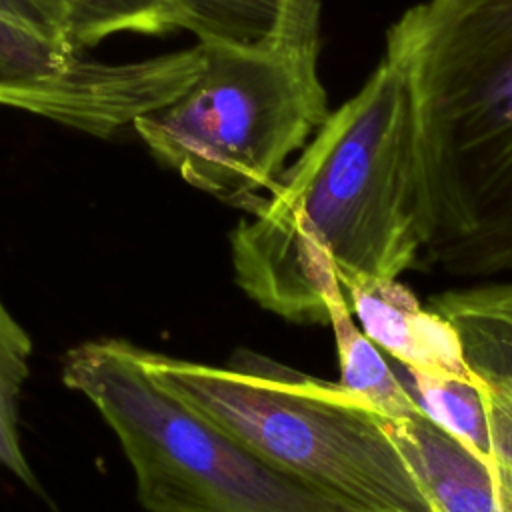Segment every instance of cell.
Returning <instances> with one entry per match:
<instances>
[{"label": "cell", "mask_w": 512, "mask_h": 512, "mask_svg": "<svg viewBox=\"0 0 512 512\" xmlns=\"http://www.w3.org/2000/svg\"><path fill=\"white\" fill-rule=\"evenodd\" d=\"M424 244L410 92L384 56L230 234L236 284L300 324H326L328 296L352 280L400 278Z\"/></svg>", "instance_id": "obj_1"}, {"label": "cell", "mask_w": 512, "mask_h": 512, "mask_svg": "<svg viewBox=\"0 0 512 512\" xmlns=\"http://www.w3.org/2000/svg\"><path fill=\"white\" fill-rule=\"evenodd\" d=\"M408 86L428 264L512 272V0H420L386 30Z\"/></svg>", "instance_id": "obj_2"}, {"label": "cell", "mask_w": 512, "mask_h": 512, "mask_svg": "<svg viewBox=\"0 0 512 512\" xmlns=\"http://www.w3.org/2000/svg\"><path fill=\"white\" fill-rule=\"evenodd\" d=\"M138 356L162 388L318 490L364 512H434L382 418L340 382L252 350L228 366Z\"/></svg>", "instance_id": "obj_3"}, {"label": "cell", "mask_w": 512, "mask_h": 512, "mask_svg": "<svg viewBox=\"0 0 512 512\" xmlns=\"http://www.w3.org/2000/svg\"><path fill=\"white\" fill-rule=\"evenodd\" d=\"M200 44L192 82L132 128L190 186L252 212L330 114L320 34L274 28L250 44Z\"/></svg>", "instance_id": "obj_4"}, {"label": "cell", "mask_w": 512, "mask_h": 512, "mask_svg": "<svg viewBox=\"0 0 512 512\" xmlns=\"http://www.w3.org/2000/svg\"><path fill=\"white\" fill-rule=\"evenodd\" d=\"M62 380L116 434L148 512H364L264 460L162 388L128 340L70 348Z\"/></svg>", "instance_id": "obj_5"}, {"label": "cell", "mask_w": 512, "mask_h": 512, "mask_svg": "<svg viewBox=\"0 0 512 512\" xmlns=\"http://www.w3.org/2000/svg\"><path fill=\"white\" fill-rule=\"evenodd\" d=\"M180 86L174 56L106 62L0 16V106L108 138Z\"/></svg>", "instance_id": "obj_6"}, {"label": "cell", "mask_w": 512, "mask_h": 512, "mask_svg": "<svg viewBox=\"0 0 512 512\" xmlns=\"http://www.w3.org/2000/svg\"><path fill=\"white\" fill-rule=\"evenodd\" d=\"M362 332L410 374L468 378L472 370L456 324L424 308L398 278H358L344 288Z\"/></svg>", "instance_id": "obj_7"}, {"label": "cell", "mask_w": 512, "mask_h": 512, "mask_svg": "<svg viewBox=\"0 0 512 512\" xmlns=\"http://www.w3.org/2000/svg\"><path fill=\"white\" fill-rule=\"evenodd\" d=\"M434 512H512V472L480 460L424 412L384 420Z\"/></svg>", "instance_id": "obj_8"}, {"label": "cell", "mask_w": 512, "mask_h": 512, "mask_svg": "<svg viewBox=\"0 0 512 512\" xmlns=\"http://www.w3.org/2000/svg\"><path fill=\"white\" fill-rule=\"evenodd\" d=\"M408 390L432 422L480 460L512 472L510 382L474 372L468 378L410 374Z\"/></svg>", "instance_id": "obj_9"}, {"label": "cell", "mask_w": 512, "mask_h": 512, "mask_svg": "<svg viewBox=\"0 0 512 512\" xmlns=\"http://www.w3.org/2000/svg\"><path fill=\"white\" fill-rule=\"evenodd\" d=\"M328 322L334 334L340 384L356 394L384 420L412 418L424 412L408 386L392 372L378 346L358 328L342 288L334 290L328 300Z\"/></svg>", "instance_id": "obj_10"}, {"label": "cell", "mask_w": 512, "mask_h": 512, "mask_svg": "<svg viewBox=\"0 0 512 512\" xmlns=\"http://www.w3.org/2000/svg\"><path fill=\"white\" fill-rule=\"evenodd\" d=\"M30 354L32 340L28 332L0 300V466L38 490L36 474L26 460L18 432V400L28 378Z\"/></svg>", "instance_id": "obj_11"}, {"label": "cell", "mask_w": 512, "mask_h": 512, "mask_svg": "<svg viewBox=\"0 0 512 512\" xmlns=\"http://www.w3.org/2000/svg\"><path fill=\"white\" fill-rule=\"evenodd\" d=\"M72 24L74 44L88 50L116 34L160 36L182 28L172 0H64Z\"/></svg>", "instance_id": "obj_12"}, {"label": "cell", "mask_w": 512, "mask_h": 512, "mask_svg": "<svg viewBox=\"0 0 512 512\" xmlns=\"http://www.w3.org/2000/svg\"><path fill=\"white\" fill-rule=\"evenodd\" d=\"M182 28L200 42L250 44L276 28L282 0H172Z\"/></svg>", "instance_id": "obj_13"}, {"label": "cell", "mask_w": 512, "mask_h": 512, "mask_svg": "<svg viewBox=\"0 0 512 512\" xmlns=\"http://www.w3.org/2000/svg\"><path fill=\"white\" fill-rule=\"evenodd\" d=\"M462 338L464 356L476 376H494L512 384V324L498 318L450 312Z\"/></svg>", "instance_id": "obj_14"}, {"label": "cell", "mask_w": 512, "mask_h": 512, "mask_svg": "<svg viewBox=\"0 0 512 512\" xmlns=\"http://www.w3.org/2000/svg\"><path fill=\"white\" fill-rule=\"evenodd\" d=\"M0 16L34 34L74 46V24L64 0H0Z\"/></svg>", "instance_id": "obj_15"}, {"label": "cell", "mask_w": 512, "mask_h": 512, "mask_svg": "<svg viewBox=\"0 0 512 512\" xmlns=\"http://www.w3.org/2000/svg\"><path fill=\"white\" fill-rule=\"evenodd\" d=\"M440 314L468 312L498 318L512 324V284H490L468 290H450L432 298Z\"/></svg>", "instance_id": "obj_16"}, {"label": "cell", "mask_w": 512, "mask_h": 512, "mask_svg": "<svg viewBox=\"0 0 512 512\" xmlns=\"http://www.w3.org/2000/svg\"><path fill=\"white\" fill-rule=\"evenodd\" d=\"M276 28L320 34V0H282Z\"/></svg>", "instance_id": "obj_17"}]
</instances>
